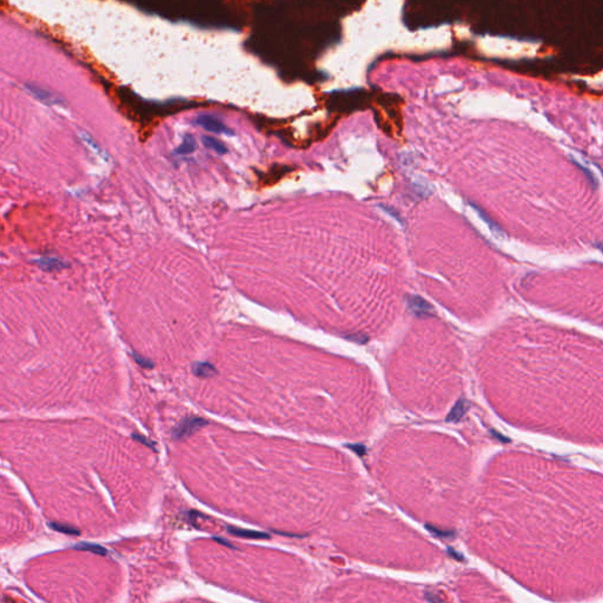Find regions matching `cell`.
<instances>
[{
	"label": "cell",
	"instance_id": "obj_3",
	"mask_svg": "<svg viewBox=\"0 0 603 603\" xmlns=\"http://www.w3.org/2000/svg\"><path fill=\"white\" fill-rule=\"evenodd\" d=\"M229 533H231L232 535L238 536V537H244V538H269L270 536L268 534H265V533L262 532H256V530H249V529H242V528H234V527H229L228 528Z\"/></svg>",
	"mask_w": 603,
	"mask_h": 603
},
{
	"label": "cell",
	"instance_id": "obj_12",
	"mask_svg": "<svg viewBox=\"0 0 603 603\" xmlns=\"http://www.w3.org/2000/svg\"><path fill=\"white\" fill-rule=\"evenodd\" d=\"M27 88L30 89L31 91L33 92V93L36 94L38 98H39V99L45 100V101H51V99H52V94H51V93H48V92L43 91V90H40L39 88H32V86H27Z\"/></svg>",
	"mask_w": 603,
	"mask_h": 603
},
{
	"label": "cell",
	"instance_id": "obj_8",
	"mask_svg": "<svg viewBox=\"0 0 603 603\" xmlns=\"http://www.w3.org/2000/svg\"><path fill=\"white\" fill-rule=\"evenodd\" d=\"M193 370H195L196 375L202 377H208L214 373L213 367L209 363H197L195 367H193Z\"/></svg>",
	"mask_w": 603,
	"mask_h": 603
},
{
	"label": "cell",
	"instance_id": "obj_10",
	"mask_svg": "<svg viewBox=\"0 0 603 603\" xmlns=\"http://www.w3.org/2000/svg\"><path fill=\"white\" fill-rule=\"evenodd\" d=\"M39 264L42 266H44L45 269H48V270H51V269H58L60 268V266H64V263L60 262L59 259H57V258H44V259L39 260Z\"/></svg>",
	"mask_w": 603,
	"mask_h": 603
},
{
	"label": "cell",
	"instance_id": "obj_6",
	"mask_svg": "<svg viewBox=\"0 0 603 603\" xmlns=\"http://www.w3.org/2000/svg\"><path fill=\"white\" fill-rule=\"evenodd\" d=\"M410 306L411 309L414 310V311H416L417 314L422 315V314H428V311L430 310V305H429L428 303H425L424 301L421 300L419 297H414L410 300Z\"/></svg>",
	"mask_w": 603,
	"mask_h": 603
},
{
	"label": "cell",
	"instance_id": "obj_4",
	"mask_svg": "<svg viewBox=\"0 0 603 603\" xmlns=\"http://www.w3.org/2000/svg\"><path fill=\"white\" fill-rule=\"evenodd\" d=\"M202 141L205 146L213 150L214 152L219 153V155H224V153L228 152V149H226L225 145L220 140H218V139L211 137V136H202Z\"/></svg>",
	"mask_w": 603,
	"mask_h": 603
},
{
	"label": "cell",
	"instance_id": "obj_1",
	"mask_svg": "<svg viewBox=\"0 0 603 603\" xmlns=\"http://www.w3.org/2000/svg\"><path fill=\"white\" fill-rule=\"evenodd\" d=\"M197 124L213 133H230V130L222 123V120H219L214 116L207 115V113H203V115H199L197 117Z\"/></svg>",
	"mask_w": 603,
	"mask_h": 603
},
{
	"label": "cell",
	"instance_id": "obj_9",
	"mask_svg": "<svg viewBox=\"0 0 603 603\" xmlns=\"http://www.w3.org/2000/svg\"><path fill=\"white\" fill-rule=\"evenodd\" d=\"M465 402L464 401H461L456 404V407L452 409L451 414L449 415L448 417V421H459L461 417L463 416L465 413Z\"/></svg>",
	"mask_w": 603,
	"mask_h": 603
},
{
	"label": "cell",
	"instance_id": "obj_7",
	"mask_svg": "<svg viewBox=\"0 0 603 603\" xmlns=\"http://www.w3.org/2000/svg\"><path fill=\"white\" fill-rule=\"evenodd\" d=\"M74 548L79 550H88V552L95 553V554H98V555H106V549L104 547L99 546V544L80 543V544H77Z\"/></svg>",
	"mask_w": 603,
	"mask_h": 603
},
{
	"label": "cell",
	"instance_id": "obj_5",
	"mask_svg": "<svg viewBox=\"0 0 603 603\" xmlns=\"http://www.w3.org/2000/svg\"><path fill=\"white\" fill-rule=\"evenodd\" d=\"M195 149H196L195 138H193L192 136H186V137L184 138V140H183L181 146L176 150V153H179V155H188V153L193 152Z\"/></svg>",
	"mask_w": 603,
	"mask_h": 603
},
{
	"label": "cell",
	"instance_id": "obj_13",
	"mask_svg": "<svg viewBox=\"0 0 603 603\" xmlns=\"http://www.w3.org/2000/svg\"><path fill=\"white\" fill-rule=\"evenodd\" d=\"M427 599H428V601L430 602V603H444V602L442 601V600L440 599L439 596L433 595V594H431V593H427Z\"/></svg>",
	"mask_w": 603,
	"mask_h": 603
},
{
	"label": "cell",
	"instance_id": "obj_2",
	"mask_svg": "<svg viewBox=\"0 0 603 603\" xmlns=\"http://www.w3.org/2000/svg\"><path fill=\"white\" fill-rule=\"evenodd\" d=\"M207 424V422L204 421V419L202 418H192V419H185L184 422L182 423L181 425H179L178 428L175 430V437L176 439H179V437H185L187 436V435H191L193 433V431L197 430L198 428H201L202 425Z\"/></svg>",
	"mask_w": 603,
	"mask_h": 603
},
{
	"label": "cell",
	"instance_id": "obj_11",
	"mask_svg": "<svg viewBox=\"0 0 603 603\" xmlns=\"http://www.w3.org/2000/svg\"><path fill=\"white\" fill-rule=\"evenodd\" d=\"M50 527L52 529L57 530V532L64 533V534H69V535H78L79 534V532H78L77 529H74V528L65 526V524H59V523H50Z\"/></svg>",
	"mask_w": 603,
	"mask_h": 603
}]
</instances>
